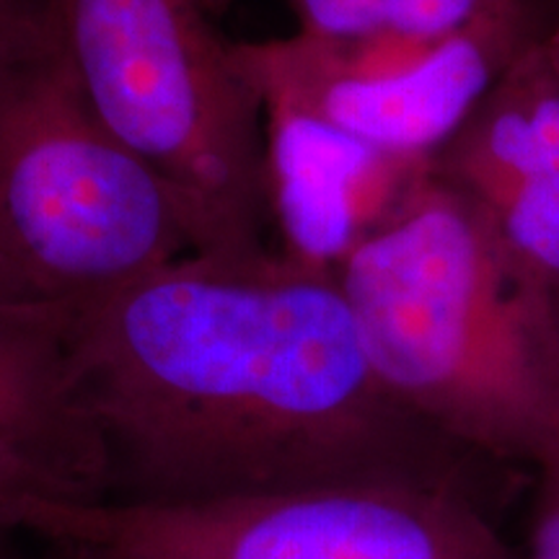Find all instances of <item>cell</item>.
I'll list each match as a JSON object with an SVG mask.
<instances>
[{
	"instance_id": "8fae6325",
	"label": "cell",
	"mask_w": 559,
	"mask_h": 559,
	"mask_svg": "<svg viewBox=\"0 0 559 559\" xmlns=\"http://www.w3.org/2000/svg\"><path fill=\"white\" fill-rule=\"evenodd\" d=\"M523 559H559V456L536 469V500L531 510Z\"/></svg>"
},
{
	"instance_id": "4fadbf2b",
	"label": "cell",
	"mask_w": 559,
	"mask_h": 559,
	"mask_svg": "<svg viewBox=\"0 0 559 559\" xmlns=\"http://www.w3.org/2000/svg\"><path fill=\"white\" fill-rule=\"evenodd\" d=\"M37 298L29 285L21 280V275L11 264L0 260V300H32Z\"/></svg>"
},
{
	"instance_id": "3957f363",
	"label": "cell",
	"mask_w": 559,
	"mask_h": 559,
	"mask_svg": "<svg viewBox=\"0 0 559 559\" xmlns=\"http://www.w3.org/2000/svg\"><path fill=\"white\" fill-rule=\"evenodd\" d=\"M202 0H66L70 66L130 153L177 192L205 254H275L267 102Z\"/></svg>"
},
{
	"instance_id": "ba28073f",
	"label": "cell",
	"mask_w": 559,
	"mask_h": 559,
	"mask_svg": "<svg viewBox=\"0 0 559 559\" xmlns=\"http://www.w3.org/2000/svg\"><path fill=\"white\" fill-rule=\"evenodd\" d=\"M0 492L29 508L107 500L102 438L58 300H0Z\"/></svg>"
},
{
	"instance_id": "277c9868",
	"label": "cell",
	"mask_w": 559,
	"mask_h": 559,
	"mask_svg": "<svg viewBox=\"0 0 559 559\" xmlns=\"http://www.w3.org/2000/svg\"><path fill=\"white\" fill-rule=\"evenodd\" d=\"M202 254L185 202L91 109L68 39L0 83V260L34 296L86 304Z\"/></svg>"
},
{
	"instance_id": "8992f818",
	"label": "cell",
	"mask_w": 559,
	"mask_h": 559,
	"mask_svg": "<svg viewBox=\"0 0 559 559\" xmlns=\"http://www.w3.org/2000/svg\"><path fill=\"white\" fill-rule=\"evenodd\" d=\"M557 21L506 19L428 41L288 39L241 45L264 102H283L391 156L428 160Z\"/></svg>"
},
{
	"instance_id": "7c38bea8",
	"label": "cell",
	"mask_w": 559,
	"mask_h": 559,
	"mask_svg": "<svg viewBox=\"0 0 559 559\" xmlns=\"http://www.w3.org/2000/svg\"><path fill=\"white\" fill-rule=\"evenodd\" d=\"M52 559H140L122 555V551L96 547V544L83 542H52Z\"/></svg>"
},
{
	"instance_id": "7a4b0ae2",
	"label": "cell",
	"mask_w": 559,
	"mask_h": 559,
	"mask_svg": "<svg viewBox=\"0 0 559 559\" xmlns=\"http://www.w3.org/2000/svg\"><path fill=\"white\" fill-rule=\"evenodd\" d=\"M391 394L500 466L559 456V311L481 210L430 174L337 270Z\"/></svg>"
},
{
	"instance_id": "30bf717a",
	"label": "cell",
	"mask_w": 559,
	"mask_h": 559,
	"mask_svg": "<svg viewBox=\"0 0 559 559\" xmlns=\"http://www.w3.org/2000/svg\"><path fill=\"white\" fill-rule=\"evenodd\" d=\"M66 47V0H0V83Z\"/></svg>"
},
{
	"instance_id": "52a82bcc",
	"label": "cell",
	"mask_w": 559,
	"mask_h": 559,
	"mask_svg": "<svg viewBox=\"0 0 559 559\" xmlns=\"http://www.w3.org/2000/svg\"><path fill=\"white\" fill-rule=\"evenodd\" d=\"M481 210L559 311V66L551 39L523 55L430 158Z\"/></svg>"
},
{
	"instance_id": "2e32d148",
	"label": "cell",
	"mask_w": 559,
	"mask_h": 559,
	"mask_svg": "<svg viewBox=\"0 0 559 559\" xmlns=\"http://www.w3.org/2000/svg\"><path fill=\"white\" fill-rule=\"evenodd\" d=\"M551 50H555V58H557V66H559V32L551 37Z\"/></svg>"
},
{
	"instance_id": "9c48e42d",
	"label": "cell",
	"mask_w": 559,
	"mask_h": 559,
	"mask_svg": "<svg viewBox=\"0 0 559 559\" xmlns=\"http://www.w3.org/2000/svg\"><path fill=\"white\" fill-rule=\"evenodd\" d=\"M267 171L277 254L337 275L415 198L430 164L391 156L309 111L267 102Z\"/></svg>"
},
{
	"instance_id": "6da1fadb",
	"label": "cell",
	"mask_w": 559,
	"mask_h": 559,
	"mask_svg": "<svg viewBox=\"0 0 559 559\" xmlns=\"http://www.w3.org/2000/svg\"><path fill=\"white\" fill-rule=\"evenodd\" d=\"M68 306L75 373L107 461L102 506H207L423 481L485 492L508 466L396 400L337 275L283 257H187Z\"/></svg>"
},
{
	"instance_id": "5b68a950",
	"label": "cell",
	"mask_w": 559,
	"mask_h": 559,
	"mask_svg": "<svg viewBox=\"0 0 559 559\" xmlns=\"http://www.w3.org/2000/svg\"><path fill=\"white\" fill-rule=\"evenodd\" d=\"M26 531L140 559H523L489 521L485 492L360 481L207 506H50Z\"/></svg>"
},
{
	"instance_id": "5bb4252c",
	"label": "cell",
	"mask_w": 559,
	"mask_h": 559,
	"mask_svg": "<svg viewBox=\"0 0 559 559\" xmlns=\"http://www.w3.org/2000/svg\"><path fill=\"white\" fill-rule=\"evenodd\" d=\"M26 513H29V506H24V502L13 500L11 495L0 492V528L24 531Z\"/></svg>"
},
{
	"instance_id": "9a60e30c",
	"label": "cell",
	"mask_w": 559,
	"mask_h": 559,
	"mask_svg": "<svg viewBox=\"0 0 559 559\" xmlns=\"http://www.w3.org/2000/svg\"><path fill=\"white\" fill-rule=\"evenodd\" d=\"M13 534H16L13 528H0V559H24L13 547Z\"/></svg>"
}]
</instances>
